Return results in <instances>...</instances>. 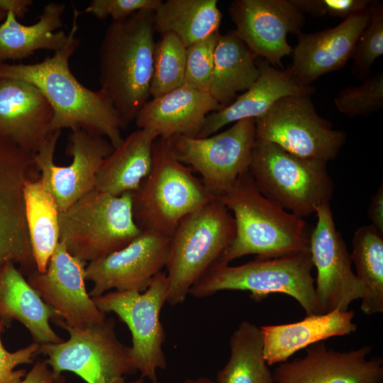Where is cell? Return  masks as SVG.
<instances>
[{"instance_id":"obj_42","label":"cell","mask_w":383,"mask_h":383,"mask_svg":"<svg viewBox=\"0 0 383 383\" xmlns=\"http://www.w3.org/2000/svg\"><path fill=\"white\" fill-rule=\"evenodd\" d=\"M32 4L31 0H0V9L6 13L13 14L18 19L24 17Z\"/></svg>"},{"instance_id":"obj_22","label":"cell","mask_w":383,"mask_h":383,"mask_svg":"<svg viewBox=\"0 0 383 383\" xmlns=\"http://www.w3.org/2000/svg\"><path fill=\"white\" fill-rule=\"evenodd\" d=\"M223 108L209 94L182 85L149 99L134 121L138 128L152 130L165 139L196 138L207 116Z\"/></svg>"},{"instance_id":"obj_36","label":"cell","mask_w":383,"mask_h":383,"mask_svg":"<svg viewBox=\"0 0 383 383\" xmlns=\"http://www.w3.org/2000/svg\"><path fill=\"white\" fill-rule=\"evenodd\" d=\"M220 32L187 48L186 71L184 84L209 94L212 78L214 51Z\"/></svg>"},{"instance_id":"obj_4","label":"cell","mask_w":383,"mask_h":383,"mask_svg":"<svg viewBox=\"0 0 383 383\" xmlns=\"http://www.w3.org/2000/svg\"><path fill=\"white\" fill-rule=\"evenodd\" d=\"M141 231L170 238L180 221L214 199L193 171L177 158L170 139L157 137L148 175L131 193Z\"/></svg>"},{"instance_id":"obj_23","label":"cell","mask_w":383,"mask_h":383,"mask_svg":"<svg viewBox=\"0 0 383 383\" xmlns=\"http://www.w3.org/2000/svg\"><path fill=\"white\" fill-rule=\"evenodd\" d=\"M255 62L260 71L255 82L229 105L209 113L196 138L210 136L231 123L255 119L282 97L313 93V87L301 84L287 70L277 69L262 58Z\"/></svg>"},{"instance_id":"obj_26","label":"cell","mask_w":383,"mask_h":383,"mask_svg":"<svg viewBox=\"0 0 383 383\" xmlns=\"http://www.w3.org/2000/svg\"><path fill=\"white\" fill-rule=\"evenodd\" d=\"M157 133L138 128L113 148L97 174L94 189L113 196L135 191L149 173Z\"/></svg>"},{"instance_id":"obj_31","label":"cell","mask_w":383,"mask_h":383,"mask_svg":"<svg viewBox=\"0 0 383 383\" xmlns=\"http://www.w3.org/2000/svg\"><path fill=\"white\" fill-rule=\"evenodd\" d=\"M230 357L218 371L216 383H275L265 359L260 328L243 321L232 333Z\"/></svg>"},{"instance_id":"obj_11","label":"cell","mask_w":383,"mask_h":383,"mask_svg":"<svg viewBox=\"0 0 383 383\" xmlns=\"http://www.w3.org/2000/svg\"><path fill=\"white\" fill-rule=\"evenodd\" d=\"M167 294L166 272L162 271L143 292L115 290L92 298L102 313H114L127 325L132 335L131 355L135 369L152 383H157V370L167 367L165 331L160 318Z\"/></svg>"},{"instance_id":"obj_20","label":"cell","mask_w":383,"mask_h":383,"mask_svg":"<svg viewBox=\"0 0 383 383\" xmlns=\"http://www.w3.org/2000/svg\"><path fill=\"white\" fill-rule=\"evenodd\" d=\"M370 5L338 26L311 33L297 34L292 63L287 70L308 87L321 76L342 69L352 57L356 43L370 19Z\"/></svg>"},{"instance_id":"obj_6","label":"cell","mask_w":383,"mask_h":383,"mask_svg":"<svg viewBox=\"0 0 383 383\" xmlns=\"http://www.w3.org/2000/svg\"><path fill=\"white\" fill-rule=\"evenodd\" d=\"M235 235L233 215L214 199L184 217L170 237L165 264L166 303H183L192 285L218 260Z\"/></svg>"},{"instance_id":"obj_7","label":"cell","mask_w":383,"mask_h":383,"mask_svg":"<svg viewBox=\"0 0 383 383\" xmlns=\"http://www.w3.org/2000/svg\"><path fill=\"white\" fill-rule=\"evenodd\" d=\"M141 233L131 193L113 196L94 189L59 214V241L87 264L126 247Z\"/></svg>"},{"instance_id":"obj_29","label":"cell","mask_w":383,"mask_h":383,"mask_svg":"<svg viewBox=\"0 0 383 383\" xmlns=\"http://www.w3.org/2000/svg\"><path fill=\"white\" fill-rule=\"evenodd\" d=\"M222 13L216 0H167L153 11L155 30L175 34L186 48L218 32Z\"/></svg>"},{"instance_id":"obj_16","label":"cell","mask_w":383,"mask_h":383,"mask_svg":"<svg viewBox=\"0 0 383 383\" xmlns=\"http://www.w3.org/2000/svg\"><path fill=\"white\" fill-rule=\"evenodd\" d=\"M229 14L236 34L257 57L274 67H282V59L292 52L288 33H301L305 21L292 0H235Z\"/></svg>"},{"instance_id":"obj_24","label":"cell","mask_w":383,"mask_h":383,"mask_svg":"<svg viewBox=\"0 0 383 383\" xmlns=\"http://www.w3.org/2000/svg\"><path fill=\"white\" fill-rule=\"evenodd\" d=\"M354 311L335 310L305 316L299 321L262 326L264 356L268 366L288 361L299 350L357 331Z\"/></svg>"},{"instance_id":"obj_41","label":"cell","mask_w":383,"mask_h":383,"mask_svg":"<svg viewBox=\"0 0 383 383\" xmlns=\"http://www.w3.org/2000/svg\"><path fill=\"white\" fill-rule=\"evenodd\" d=\"M368 216L374 226L383 233V186L379 187L376 193L372 196L369 206Z\"/></svg>"},{"instance_id":"obj_18","label":"cell","mask_w":383,"mask_h":383,"mask_svg":"<svg viewBox=\"0 0 383 383\" xmlns=\"http://www.w3.org/2000/svg\"><path fill=\"white\" fill-rule=\"evenodd\" d=\"M86 265L59 241L46 271L36 270L27 279L42 299L72 327L84 328L106 319L87 291Z\"/></svg>"},{"instance_id":"obj_44","label":"cell","mask_w":383,"mask_h":383,"mask_svg":"<svg viewBox=\"0 0 383 383\" xmlns=\"http://www.w3.org/2000/svg\"><path fill=\"white\" fill-rule=\"evenodd\" d=\"M6 16V13L0 9V21L4 20Z\"/></svg>"},{"instance_id":"obj_15","label":"cell","mask_w":383,"mask_h":383,"mask_svg":"<svg viewBox=\"0 0 383 383\" xmlns=\"http://www.w3.org/2000/svg\"><path fill=\"white\" fill-rule=\"evenodd\" d=\"M33 154L0 138V270L8 262L36 270L28 237L23 187L35 168Z\"/></svg>"},{"instance_id":"obj_28","label":"cell","mask_w":383,"mask_h":383,"mask_svg":"<svg viewBox=\"0 0 383 383\" xmlns=\"http://www.w3.org/2000/svg\"><path fill=\"white\" fill-rule=\"evenodd\" d=\"M256 58L234 30L220 34L209 94L223 107L229 105L238 92L248 89L258 78Z\"/></svg>"},{"instance_id":"obj_8","label":"cell","mask_w":383,"mask_h":383,"mask_svg":"<svg viewBox=\"0 0 383 383\" xmlns=\"http://www.w3.org/2000/svg\"><path fill=\"white\" fill-rule=\"evenodd\" d=\"M326 165L300 158L256 138L249 172L265 197L303 218L333 197V183Z\"/></svg>"},{"instance_id":"obj_39","label":"cell","mask_w":383,"mask_h":383,"mask_svg":"<svg viewBox=\"0 0 383 383\" xmlns=\"http://www.w3.org/2000/svg\"><path fill=\"white\" fill-rule=\"evenodd\" d=\"M301 11L316 16L328 15L346 18L368 7L370 0H292Z\"/></svg>"},{"instance_id":"obj_19","label":"cell","mask_w":383,"mask_h":383,"mask_svg":"<svg viewBox=\"0 0 383 383\" xmlns=\"http://www.w3.org/2000/svg\"><path fill=\"white\" fill-rule=\"evenodd\" d=\"M371 351L370 345L337 351L319 342L302 358L279 364L273 377L275 383H382V359H367Z\"/></svg>"},{"instance_id":"obj_3","label":"cell","mask_w":383,"mask_h":383,"mask_svg":"<svg viewBox=\"0 0 383 383\" xmlns=\"http://www.w3.org/2000/svg\"><path fill=\"white\" fill-rule=\"evenodd\" d=\"M232 213L235 235L218 262L255 255L267 259L310 251L311 231L306 221L265 197L249 172L216 198Z\"/></svg>"},{"instance_id":"obj_40","label":"cell","mask_w":383,"mask_h":383,"mask_svg":"<svg viewBox=\"0 0 383 383\" xmlns=\"http://www.w3.org/2000/svg\"><path fill=\"white\" fill-rule=\"evenodd\" d=\"M20 383H65V378L55 372L43 360L36 362Z\"/></svg>"},{"instance_id":"obj_27","label":"cell","mask_w":383,"mask_h":383,"mask_svg":"<svg viewBox=\"0 0 383 383\" xmlns=\"http://www.w3.org/2000/svg\"><path fill=\"white\" fill-rule=\"evenodd\" d=\"M65 9V4L50 1L38 21L31 25H23L13 14L7 13L0 25V63L22 60L39 50L55 52L61 49L68 39V34L58 30L62 27Z\"/></svg>"},{"instance_id":"obj_14","label":"cell","mask_w":383,"mask_h":383,"mask_svg":"<svg viewBox=\"0 0 383 383\" xmlns=\"http://www.w3.org/2000/svg\"><path fill=\"white\" fill-rule=\"evenodd\" d=\"M315 213L310 253L316 269L314 287L320 311H345L353 301L361 299L363 287L352 270L350 253L336 228L330 202L316 207Z\"/></svg>"},{"instance_id":"obj_43","label":"cell","mask_w":383,"mask_h":383,"mask_svg":"<svg viewBox=\"0 0 383 383\" xmlns=\"http://www.w3.org/2000/svg\"><path fill=\"white\" fill-rule=\"evenodd\" d=\"M183 383H215L211 379L206 377H199L195 379H186Z\"/></svg>"},{"instance_id":"obj_35","label":"cell","mask_w":383,"mask_h":383,"mask_svg":"<svg viewBox=\"0 0 383 383\" xmlns=\"http://www.w3.org/2000/svg\"><path fill=\"white\" fill-rule=\"evenodd\" d=\"M337 109L350 117L368 116L383 107V74L370 76L358 86L342 89L333 99Z\"/></svg>"},{"instance_id":"obj_17","label":"cell","mask_w":383,"mask_h":383,"mask_svg":"<svg viewBox=\"0 0 383 383\" xmlns=\"http://www.w3.org/2000/svg\"><path fill=\"white\" fill-rule=\"evenodd\" d=\"M170 240L169 237L142 231L126 247L87 263L85 279L94 284L89 296H99L111 289L143 292L165 267Z\"/></svg>"},{"instance_id":"obj_25","label":"cell","mask_w":383,"mask_h":383,"mask_svg":"<svg viewBox=\"0 0 383 383\" xmlns=\"http://www.w3.org/2000/svg\"><path fill=\"white\" fill-rule=\"evenodd\" d=\"M57 318L60 315L42 299L14 263L8 262L0 270V321L6 328L16 320L28 329L33 342L60 343L64 340L50 324Z\"/></svg>"},{"instance_id":"obj_12","label":"cell","mask_w":383,"mask_h":383,"mask_svg":"<svg viewBox=\"0 0 383 383\" xmlns=\"http://www.w3.org/2000/svg\"><path fill=\"white\" fill-rule=\"evenodd\" d=\"M255 140L254 118L238 121L206 138H170L179 160L200 174L204 186L215 199L249 172Z\"/></svg>"},{"instance_id":"obj_33","label":"cell","mask_w":383,"mask_h":383,"mask_svg":"<svg viewBox=\"0 0 383 383\" xmlns=\"http://www.w3.org/2000/svg\"><path fill=\"white\" fill-rule=\"evenodd\" d=\"M186 50L182 41L172 33H165L155 43L150 94L155 98L184 84Z\"/></svg>"},{"instance_id":"obj_2","label":"cell","mask_w":383,"mask_h":383,"mask_svg":"<svg viewBox=\"0 0 383 383\" xmlns=\"http://www.w3.org/2000/svg\"><path fill=\"white\" fill-rule=\"evenodd\" d=\"M153 11L112 21L99 49L100 91L127 126L149 100L155 46Z\"/></svg>"},{"instance_id":"obj_34","label":"cell","mask_w":383,"mask_h":383,"mask_svg":"<svg viewBox=\"0 0 383 383\" xmlns=\"http://www.w3.org/2000/svg\"><path fill=\"white\" fill-rule=\"evenodd\" d=\"M370 16L367 26L360 35L353 55V74L359 79L370 77V70L377 58L383 55V4L371 1Z\"/></svg>"},{"instance_id":"obj_38","label":"cell","mask_w":383,"mask_h":383,"mask_svg":"<svg viewBox=\"0 0 383 383\" xmlns=\"http://www.w3.org/2000/svg\"><path fill=\"white\" fill-rule=\"evenodd\" d=\"M161 2L162 0H92L84 11L100 20L111 17L112 21H116L140 11H155Z\"/></svg>"},{"instance_id":"obj_37","label":"cell","mask_w":383,"mask_h":383,"mask_svg":"<svg viewBox=\"0 0 383 383\" xmlns=\"http://www.w3.org/2000/svg\"><path fill=\"white\" fill-rule=\"evenodd\" d=\"M6 326L0 323V383H20L27 374L26 370L15 368L24 364H33L38 355L40 344L33 342L15 352L8 351L1 341V333Z\"/></svg>"},{"instance_id":"obj_9","label":"cell","mask_w":383,"mask_h":383,"mask_svg":"<svg viewBox=\"0 0 383 383\" xmlns=\"http://www.w3.org/2000/svg\"><path fill=\"white\" fill-rule=\"evenodd\" d=\"M52 321L70 336L60 343L39 346L38 353L47 357L45 361L55 372H71L87 383H144L142 377L126 381L124 375L136 370L131 347L116 336L113 318L84 328L70 326L60 318Z\"/></svg>"},{"instance_id":"obj_13","label":"cell","mask_w":383,"mask_h":383,"mask_svg":"<svg viewBox=\"0 0 383 383\" xmlns=\"http://www.w3.org/2000/svg\"><path fill=\"white\" fill-rule=\"evenodd\" d=\"M60 133H50L33 155L34 166L40 174L39 177L56 201L60 212L94 189L100 167L113 150L110 141L102 135L80 128L72 129L66 153L72 156V161L66 166L57 165L54 156Z\"/></svg>"},{"instance_id":"obj_5","label":"cell","mask_w":383,"mask_h":383,"mask_svg":"<svg viewBox=\"0 0 383 383\" xmlns=\"http://www.w3.org/2000/svg\"><path fill=\"white\" fill-rule=\"evenodd\" d=\"M313 267L310 251L255 258L238 266L216 261L192 285L189 294L204 298L225 290L248 291L253 301H260L279 293L296 300L306 316L321 314L315 294Z\"/></svg>"},{"instance_id":"obj_10","label":"cell","mask_w":383,"mask_h":383,"mask_svg":"<svg viewBox=\"0 0 383 383\" xmlns=\"http://www.w3.org/2000/svg\"><path fill=\"white\" fill-rule=\"evenodd\" d=\"M311 96L290 95L278 99L255 119L256 138L300 158L328 163L340 152L347 133L334 129L331 121L318 114Z\"/></svg>"},{"instance_id":"obj_30","label":"cell","mask_w":383,"mask_h":383,"mask_svg":"<svg viewBox=\"0 0 383 383\" xmlns=\"http://www.w3.org/2000/svg\"><path fill=\"white\" fill-rule=\"evenodd\" d=\"M23 201L33 256L37 270L43 273L59 243L60 210L40 177L26 181Z\"/></svg>"},{"instance_id":"obj_1","label":"cell","mask_w":383,"mask_h":383,"mask_svg":"<svg viewBox=\"0 0 383 383\" xmlns=\"http://www.w3.org/2000/svg\"><path fill=\"white\" fill-rule=\"evenodd\" d=\"M80 12L74 8L72 26L65 45L34 64L0 63V79L26 81L35 86L50 103L53 116L50 132L80 128L106 138L112 146L122 141V121L109 99L80 83L70 70L69 60L79 47L77 37Z\"/></svg>"},{"instance_id":"obj_21","label":"cell","mask_w":383,"mask_h":383,"mask_svg":"<svg viewBox=\"0 0 383 383\" xmlns=\"http://www.w3.org/2000/svg\"><path fill=\"white\" fill-rule=\"evenodd\" d=\"M52 116L50 103L35 86L0 79V138L33 155L51 133Z\"/></svg>"},{"instance_id":"obj_32","label":"cell","mask_w":383,"mask_h":383,"mask_svg":"<svg viewBox=\"0 0 383 383\" xmlns=\"http://www.w3.org/2000/svg\"><path fill=\"white\" fill-rule=\"evenodd\" d=\"M350 257L363 287L362 311L367 315L383 313V233L372 224L359 227Z\"/></svg>"}]
</instances>
